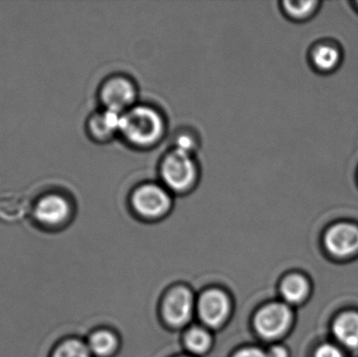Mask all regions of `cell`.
I'll return each instance as SVG.
<instances>
[{
    "label": "cell",
    "mask_w": 358,
    "mask_h": 357,
    "mask_svg": "<svg viewBox=\"0 0 358 357\" xmlns=\"http://www.w3.org/2000/svg\"><path fill=\"white\" fill-rule=\"evenodd\" d=\"M294 312L284 302H273L261 307L255 314L254 328L261 339L277 341L292 328Z\"/></svg>",
    "instance_id": "6"
},
{
    "label": "cell",
    "mask_w": 358,
    "mask_h": 357,
    "mask_svg": "<svg viewBox=\"0 0 358 357\" xmlns=\"http://www.w3.org/2000/svg\"><path fill=\"white\" fill-rule=\"evenodd\" d=\"M174 195L161 182H146L134 187L129 194L132 213L144 221L165 219L173 209Z\"/></svg>",
    "instance_id": "3"
},
{
    "label": "cell",
    "mask_w": 358,
    "mask_h": 357,
    "mask_svg": "<svg viewBox=\"0 0 358 357\" xmlns=\"http://www.w3.org/2000/svg\"><path fill=\"white\" fill-rule=\"evenodd\" d=\"M310 62L320 73H331L342 62V50L332 42H319L310 50Z\"/></svg>",
    "instance_id": "11"
},
{
    "label": "cell",
    "mask_w": 358,
    "mask_h": 357,
    "mask_svg": "<svg viewBox=\"0 0 358 357\" xmlns=\"http://www.w3.org/2000/svg\"><path fill=\"white\" fill-rule=\"evenodd\" d=\"M315 357H345V356L338 345L326 343L317 348Z\"/></svg>",
    "instance_id": "20"
},
{
    "label": "cell",
    "mask_w": 358,
    "mask_h": 357,
    "mask_svg": "<svg viewBox=\"0 0 358 357\" xmlns=\"http://www.w3.org/2000/svg\"><path fill=\"white\" fill-rule=\"evenodd\" d=\"M310 283L303 275H288L283 278L280 284L282 299L284 303L287 304L290 307L304 303L310 295Z\"/></svg>",
    "instance_id": "13"
},
{
    "label": "cell",
    "mask_w": 358,
    "mask_h": 357,
    "mask_svg": "<svg viewBox=\"0 0 358 357\" xmlns=\"http://www.w3.org/2000/svg\"><path fill=\"white\" fill-rule=\"evenodd\" d=\"M185 348L194 356H204L210 351L213 345V337L206 329L202 327H192L185 333Z\"/></svg>",
    "instance_id": "16"
},
{
    "label": "cell",
    "mask_w": 358,
    "mask_h": 357,
    "mask_svg": "<svg viewBox=\"0 0 358 357\" xmlns=\"http://www.w3.org/2000/svg\"><path fill=\"white\" fill-rule=\"evenodd\" d=\"M121 115L103 108L92 113L86 124L88 136L98 144L110 142L120 134Z\"/></svg>",
    "instance_id": "10"
},
{
    "label": "cell",
    "mask_w": 358,
    "mask_h": 357,
    "mask_svg": "<svg viewBox=\"0 0 358 357\" xmlns=\"http://www.w3.org/2000/svg\"><path fill=\"white\" fill-rule=\"evenodd\" d=\"M196 309L193 293L185 286L172 289L163 302L164 320L173 328H182L191 322Z\"/></svg>",
    "instance_id": "8"
},
{
    "label": "cell",
    "mask_w": 358,
    "mask_h": 357,
    "mask_svg": "<svg viewBox=\"0 0 358 357\" xmlns=\"http://www.w3.org/2000/svg\"><path fill=\"white\" fill-rule=\"evenodd\" d=\"M196 310L200 321L208 328H221L231 314V301L229 295L220 289L203 291L196 302Z\"/></svg>",
    "instance_id": "7"
},
{
    "label": "cell",
    "mask_w": 358,
    "mask_h": 357,
    "mask_svg": "<svg viewBox=\"0 0 358 357\" xmlns=\"http://www.w3.org/2000/svg\"><path fill=\"white\" fill-rule=\"evenodd\" d=\"M161 184L173 195H187L199 184L200 165L195 154L171 148L165 153L159 168Z\"/></svg>",
    "instance_id": "2"
},
{
    "label": "cell",
    "mask_w": 358,
    "mask_h": 357,
    "mask_svg": "<svg viewBox=\"0 0 358 357\" xmlns=\"http://www.w3.org/2000/svg\"><path fill=\"white\" fill-rule=\"evenodd\" d=\"M29 210L31 205L22 195L18 193L0 194V219L3 221L13 222L22 219Z\"/></svg>",
    "instance_id": "14"
},
{
    "label": "cell",
    "mask_w": 358,
    "mask_h": 357,
    "mask_svg": "<svg viewBox=\"0 0 358 357\" xmlns=\"http://www.w3.org/2000/svg\"><path fill=\"white\" fill-rule=\"evenodd\" d=\"M180 357H189V356H180Z\"/></svg>",
    "instance_id": "24"
},
{
    "label": "cell",
    "mask_w": 358,
    "mask_h": 357,
    "mask_svg": "<svg viewBox=\"0 0 358 357\" xmlns=\"http://www.w3.org/2000/svg\"><path fill=\"white\" fill-rule=\"evenodd\" d=\"M267 356L268 357H289V352L286 349L284 346L275 345L271 346L268 350H267Z\"/></svg>",
    "instance_id": "22"
},
{
    "label": "cell",
    "mask_w": 358,
    "mask_h": 357,
    "mask_svg": "<svg viewBox=\"0 0 358 357\" xmlns=\"http://www.w3.org/2000/svg\"><path fill=\"white\" fill-rule=\"evenodd\" d=\"M167 130V119L161 109L138 103L121 115L119 136L131 148L146 151L159 145Z\"/></svg>",
    "instance_id": "1"
},
{
    "label": "cell",
    "mask_w": 358,
    "mask_h": 357,
    "mask_svg": "<svg viewBox=\"0 0 358 357\" xmlns=\"http://www.w3.org/2000/svg\"><path fill=\"white\" fill-rule=\"evenodd\" d=\"M355 6H357V10H358V1L355 2Z\"/></svg>",
    "instance_id": "23"
},
{
    "label": "cell",
    "mask_w": 358,
    "mask_h": 357,
    "mask_svg": "<svg viewBox=\"0 0 358 357\" xmlns=\"http://www.w3.org/2000/svg\"><path fill=\"white\" fill-rule=\"evenodd\" d=\"M233 357H268L267 351L259 347H245L236 352Z\"/></svg>",
    "instance_id": "21"
},
{
    "label": "cell",
    "mask_w": 358,
    "mask_h": 357,
    "mask_svg": "<svg viewBox=\"0 0 358 357\" xmlns=\"http://www.w3.org/2000/svg\"><path fill=\"white\" fill-rule=\"evenodd\" d=\"M199 138L195 131L189 128H183V129H179L174 136L172 148L195 154L199 147Z\"/></svg>",
    "instance_id": "19"
},
{
    "label": "cell",
    "mask_w": 358,
    "mask_h": 357,
    "mask_svg": "<svg viewBox=\"0 0 358 357\" xmlns=\"http://www.w3.org/2000/svg\"><path fill=\"white\" fill-rule=\"evenodd\" d=\"M138 88L131 77L123 73L110 75L101 84L99 100L103 109L123 115L138 104Z\"/></svg>",
    "instance_id": "5"
},
{
    "label": "cell",
    "mask_w": 358,
    "mask_h": 357,
    "mask_svg": "<svg viewBox=\"0 0 358 357\" xmlns=\"http://www.w3.org/2000/svg\"><path fill=\"white\" fill-rule=\"evenodd\" d=\"M50 357H94L87 344L77 337H65L54 345Z\"/></svg>",
    "instance_id": "18"
},
{
    "label": "cell",
    "mask_w": 358,
    "mask_h": 357,
    "mask_svg": "<svg viewBox=\"0 0 358 357\" xmlns=\"http://www.w3.org/2000/svg\"><path fill=\"white\" fill-rule=\"evenodd\" d=\"M29 213L38 228L55 232L71 224L75 215V207L67 195L50 192L41 195L31 205Z\"/></svg>",
    "instance_id": "4"
},
{
    "label": "cell",
    "mask_w": 358,
    "mask_h": 357,
    "mask_svg": "<svg viewBox=\"0 0 358 357\" xmlns=\"http://www.w3.org/2000/svg\"><path fill=\"white\" fill-rule=\"evenodd\" d=\"M321 2L317 0L310 1H283L281 3V10L288 19L296 22H303L315 16L319 10Z\"/></svg>",
    "instance_id": "17"
},
{
    "label": "cell",
    "mask_w": 358,
    "mask_h": 357,
    "mask_svg": "<svg viewBox=\"0 0 358 357\" xmlns=\"http://www.w3.org/2000/svg\"><path fill=\"white\" fill-rule=\"evenodd\" d=\"M332 333L338 343L348 349L358 348V312L341 314L332 324Z\"/></svg>",
    "instance_id": "12"
},
{
    "label": "cell",
    "mask_w": 358,
    "mask_h": 357,
    "mask_svg": "<svg viewBox=\"0 0 358 357\" xmlns=\"http://www.w3.org/2000/svg\"><path fill=\"white\" fill-rule=\"evenodd\" d=\"M88 349L94 357H109L117 351L119 340L111 331L100 329L88 337Z\"/></svg>",
    "instance_id": "15"
},
{
    "label": "cell",
    "mask_w": 358,
    "mask_h": 357,
    "mask_svg": "<svg viewBox=\"0 0 358 357\" xmlns=\"http://www.w3.org/2000/svg\"><path fill=\"white\" fill-rule=\"evenodd\" d=\"M324 245L330 255L340 259L358 255V226L352 222H338L327 228Z\"/></svg>",
    "instance_id": "9"
}]
</instances>
